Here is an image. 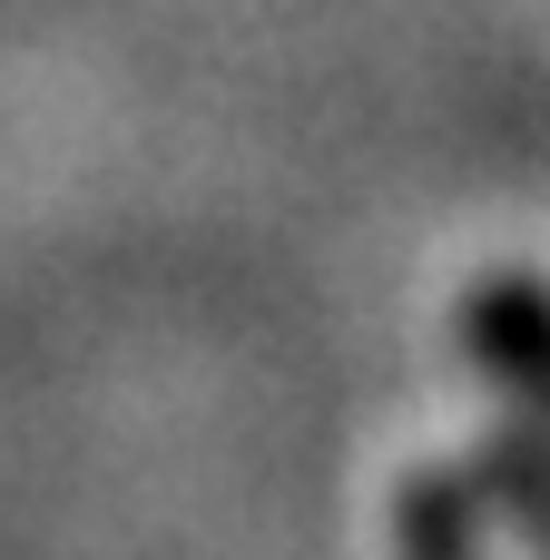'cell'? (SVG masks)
I'll return each mask as SVG.
<instances>
[{
  "instance_id": "obj_1",
  "label": "cell",
  "mask_w": 550,
  "mask_h": 560,
  "mask_svg": "<svg viewBox=\"0 0 550 560\" xmlns=\"http://www.w3.org/2000/svg\"><path fill=\"white\" fill-rule=\"evenodd\" d=\"M463 345H472L482 374H502V384L550 423V285L541 276H522V266L472 276V295H463Z\"/></svg>"
},
{
  "instance_id": "obj_2",
  "label": "cell",
  "mask_w": 550,
  "mask_h": 560,
  "mask_svg": "<svg viewBox=\"0 0 550 560\" xmlns=\"http://www.w3.org/2000/svg\"><path fill=\"white\" fill-rule=\"evenodd\" d=\"M482 502H502V522L550 560V443L541 433H492L482 443Z\"/></svg>"
},
{
  "instance_id": "obj_3",
  "label": "cell",
  "mask_w": 550,
  "mask_h": 560,
  "mask_svg": "<svg viewBox=\"0 0 550 560\" xmlns=\"http://www.w3.org/2000/svg\"><path fill=\"white\" fill-rule=\"evenodd\" d=\"M394 532H403V560H482L472 482H453V472H413L394 502Z\"/></svg>"
}]
</instances>
